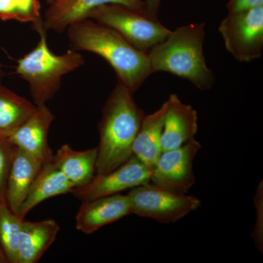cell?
<instances>
[{
	"label": "cell",
	"mask_w": 263,
	"mask_h": 263,
	"mask_svg": "<svg viewBox=\"0 0 263 263\" xmlns=\"http://www.w3.org/2000/svg\"><path fill=\"white\" fill-rule=\"evenodd\" d=\"M54 115L44 105H37L35 111L8 138L10 143L24 151L43 164L53 160V155L48 144V132Z\"/></svg>",
	"instance_id": "10"
},
{
	"label": "cell",
	"mask_w": 263,
	"mask_h": 263,
	"mask_svg": "<svg viewBox=\"0 0 263 263\" xmlns=\"http://www.w3.org/2000/svg\"><path fill=\"white\" fill-rule=\"evenodd\" d=\"M37 32L39 42L32 51L18 60L16 73L28 82L34 104L41 105L55 96L64 76L84 65V59L72 49L62 55L52 53L48 46L46 31L42 27Z\"/></svg>",
	"instance_id": "4"
},
{
	"label": "cell",
	"mask_w": 263,
	"mask_h": 263,
	"mask_svg": "<svg viewBox=\"0 0 263 263\" xmlns=\"http://www.w3.org/2000/svg\"><path fill=\"white\" fill-rule=\"evenodd\" d=\"M166 110L165 101L158 110L145 116L132 146L133 155L151 170L162 153L161 136Z\"/></svg>",
	"instance_id": "18"
},
{
	"label": "cell",
	"mask_w": 263,
	"mask_h": 263,
	"mask_svg": "<svg viewBox=\"0 0 263 263\" xmlns=\"http://www.w3.org/2000/svg\"><path fill=\"white\" fill-rule=\"evenodd\" d=\"M205 37L204 23L190 24L171 31L164 41L148 52L152 72H169L202 91L212 89L215 76L205 61Z\"/></svg>",
	"instance_id": "3"
},
{
	"label": "cell",
	"mask_w": 263,
	"mask_h": 263,
	"mask_svg": "<svg viewBox=\"0 0 263 263\" xmlns=\"http://www.w3.org/2000/svg\"><path fill=\"white\" fill-rule=\"evenodd\" d=\"M36 108L37 105L0 84V138L7 139Z\"/></svg>",
	"instance_id": "19"
},
{
	"label": "cell",
	"mask_w": 263,
	"mask_h": 263,
	"mask_svg": "<svg viewBox=\"0 0 263 263\" xmlns=\"http://www.w3.org/2000/svg\"><path fill=\"white\" fill-rule=\"evenodd\" d=\"M43 165L37 159L14 146L5 200L10 210L17 215Z\"/></svg>",
	"instance_id": "14"
},
{
	"label": "cell",
	"mask_w": 263,
	"mask_h": 263,
	"mask_svg": "<svg viewBox=\"0 0 263 263\" xmlns=\"http://www.w3.org/2000/svg\"><path fill=\"white\" fill-rule=\"evenodd\" d=\"M54 1H56V0H48V3H49V4H51V3H53Z\"/></svg>",
	"instance_id": "29"
},
{
	"label": "cell",
	"mask_w": 263,
	"mask_h": 263,
	"mask_svg": "<svg viewBox=\"0 0 263 263\" xmlns=\"http://www.w3.org/2000/svg\"><path fill=\"white\" fill-rule=\"evenodd\" d=\"M13 146L7 139L0 138V203L6 202L7 181L13 157Z\"/></svg>",
	"instance_id": "22"
},
{
	"label": "cell",
	"mask_w": 263,
	"mask_h": 263,
	"mask_svg": "<svg viewBox=\"0 0 263 263\" xmlns=\"http://www.w3.org/2000/svg\"><path fill=\"white\" fill-rule=\"evenodd\" d=\"M13 3L16 10L17 21L32 22L35 31L42 28L41 5L38 0H13Z\"/></svg>",
	"instance_id": "21"
},
{
	"label": "cell",
	"mask_w": 263,
	"mask_h": 263,
	"mask_svg": "<svg viewBox=\"0 0 263 263\" xmlns=\"http://www.w3.org/2000/svg\"><path fill=\"white\" fill-rule=\"evenodd\" d=\"M74 189V185L55 165L53 160L43 164L21 208L19 217L24 219L27 214L41 202L51 197L71 193Z\"/></svg>",
	"instance_id": "16"
},
{
	"label": "cell",
	"mask_w": 263,
	"mask_h": 263,
	"mask_svg": "<svg viewBox=\"0 0 263 263\" xmlns=\"http://www.w3.org/2000/svg\"><path fill=\"white\" fill-rule=\"evenodd\" d=\"M23 221L6 202L0 203V245L8 262L18 263L19 237Z\"/></svg>",
	"instance_id": "20"
},
{
	"label": "cell",
	"mask_w": 263,
	"mask_h": 263,
	"mask_svg": "<svg viewBox=\"0 0 263 263\" xmlns=\"http://www.w3.org/2000/svg\"><path fill=\"white\" fill-rule=\"evenodd\" d=\"M152 170L133 155L117 168L105 174H95L84 186L76 187L72 193L82 201L117 195L149 182Z\"/></svg>",
	"instance_id": "9"
},
{
	"label": "cell",
	"mask_w": 263,
	"mask_h": 263,
	"mask_svg": "<svg viewBox=\"0 0 263 263\" xmlns=\"http://www.w3.org/2000/svg\"><path fill=\"white\" fill-rule=\"evenodd\" d=\"M127 195L131 214L164 224L179 221L201 205L198 197L171 191L150 181L131 189Z\"/></svg>",
	"instance_id": "6"
},
{
	"label": "cell",
	"mask_w": 263,
	"mask_h": 263,
	"mask_svg": "<svg viewBox=\"0 0 263 263\" xmlns=\"http://www.w3.org/2000/svg\"><path fill=\"white\" fill-rule=\"evenodd\" d=\"M125 5L136 9L146 10L142 0H56L50 4L45 13V30L63 32L72 24L88 18L91 10L104 5Z\"/></svg>",
	"instance_id": "11"
},
{
	"label": "cell",
	"mask_w": 263,
	"mask_h": 263,
	"mask_svg": "<svg viewBox=\"0 0 263 263\" xmlns=\"http://www.w3.org/2000/svg\"><path fill=\"white\" fill-rule=\"evenodd\" d=\"M0 19L17 21L16 10L13 0H0Z\"/></svg>",
	"instance_id": "25"
},
{
	"label": "cell",
	"mask_w": 263,
	"mask_h": 263,
	"mask_svg": "<svg viewBox=\"0 0 263 263\" xmlns=\"http://www.w3.org/2000/svg\"><path fill=\"white\" fill-rule=\"evenodd\" d=\"M133 94L118 81L104 105L95 174L110 172L133 157L132 146L146 116Z\"/></svg>",
	"instance_id": "2"
},
{
	"label": "cell",
	"mask_w": 263,
	"mask_h": 263,
	"mask_svg": "<svg viewBox=\"0 0 263 263\" xmlns=\"http://www.w3.org/2000/svg\"><path fill=\"white\" fill-rule=\"evenodd\" d=\"M4 70H3V65L0 64V80L3 79V76H4Z\"/></svg>",
	"instance_id": "28"
},
{
	"label": "cell",
	"mask_w": 263,
	"mask_h": 263,
	"mask_svg": "<svg viewBox=\"0 0 263 263\" xmlns=\"http://www.w3.org/2000/svg\"><path fill=\"white\" fill-rule=\"evenodd\" d=\"M71 49L103 57L122 83L133 93L152 75L148 53L140 51L114 29L90 18L67 29Z\"/></svg>",
	"instance_id": "1"
},
{
	"label": "cell",
	"mask_w": 263,
	"mask_h": 263,
	"mask_svg": "<svg viewBox=\"0 0 263 263\" xmlns=\"http://www.w3.org/2000/svg\"><path fill=\"white\" fill-rule=\"evenodd\" d=\"M226 49L235 60L250 62L263 53V5L228 13L219 27Z\"/></svg>",
	"instance_id": "7"
},
{
	"label": "cell",
	"mask_w": 263,
	"mask_h": 263,
	"mask_svg": "<svg viewBox=\"0 0 263 263\" xmlns=\"http://www.w3.org/2000/svg\"><path fill=\"white\" fill-rule=\"evenodd\" d=\"M60 228L54 219L23 221L18 246V263H36L56 240Z\"/></svg>",
	"instance_id": "15"
},
{
	"label": "cell",
	"mask_w": 263,
	"mask_h": 263,
	"mask_svg": "<svg viewBox=\"0 0 263 263\" xmlns=\"http://www.w3.org/2000/svg\"><path fill=\"white\" fill-rule=\"evenodd\" d=\"M201 148L193 138L179 148L162 152L152 170L150 182L176 193H187L196 181L193 162Z\"/></svg>",
	"instance_id": "8"
},
{
	"label": "cell",
	"mask_w": 263,
	"mask_h": 263,
	"mask_svg": "<svg viewBox=\"0 0 263 263\" xmlns=\"http://www.w3.org/2000/svg\"><path fill=\"white\" fill-rule=\"evenodd\" d=\"M263 5V0H229L227 3L228 13L240 11Z\"/></svg>",
	"instance_id": "24"
},
{
	"label": "cell",
	"mask_w": 263,
	"mask_h": 263,
	"mask_svg": "<svg viewBox=\"0 0 263 263\" xmlns=\"http://www.w3.org/2000/svg\"><path fill=\"white\" fill-rule=\"evenodd\" d=\"M129 214L130 204L127 195L117 194L83 201L76 215V229L84 234H91Z\"/></svg>",
	"instance_id": "13"
},
{
	"label": "cell",
	"mask_w": 263,
	"mask_h": 263,
	"mask_svg": "<svg viewBox=\"0 0 263 263\" xmlns=\"http://www.w3.org/2000/svg\"><path fill=\"white\" fill-rule=\"evenodd\" d=\"M8 259L5 257L4 252H3V249H2L1 245H0V263H7Z\"/></svg>",
	"instance_id": "27"
},
{
	"label": "cell",
	"mask_w": 263,
	"mask_h": 263,
	"mask_svg": "<svg viewBox=\"0 0 263 263\" xmlns=\"http://www.w3.org/2000/svg\"><path fill=\"white\" fill-rule=\"evenodd\" d=\"M98 155V147L76 151L65 144L53 155V162L75 188L79 187L94 178Z\"/></svg>",
	"instance_id": "17"
},
{
	"label": "cell",
	"mask_w": 263,
	"mask_h": 263,
	"mask_svg": "<svg viewBox=\"0 0 263 263\" xmlns=\"http://www.w3.org/2000/svg\"><path fill=\"white\" fill-rule=\"evenodd\" d=\"M161 136L162 152L175 149L195 138L198 128L197 110L183 103L178 95H170Z\"/></svg>",
	"instance_id": "12"
},
{
	"label": "cell",
	"mask_w": 263,
	"mask_h": 263,
	"mask_svg": "<svg viewBox=\"0 0 263 263\" xmlns=\"http://www.w3.org/2000/svg\"><path fill=\"white\" fill-rule=\"evenodd\" d=\"M87 18L114 29L133 46L147 53L171 32L146 10L122 5H102L91 10Z\"/></svg>",
	"instance_id": "5"
},
{
	"label": "cell",
	"mask_w": 263,
	"mask_h": 263,
	"mask_svg": "<svg viewBox=\"0 0 263 263\" xmlns=\"http://www.w3.org/2000/svg\"><path fill=\"white\" fill-rule=\"evenodd\" d=\"M256 209V219L254 223L252 238L255 247L262 253L263 249V185L261 181L256 190L254 198Z\"/></svg>",
	"instance_id": "23"
},
{
	"label": "cell",
	"mask_w": 263,
	"mask_h": 263,
	"mask_svg": "<svg viewBox=\"0 0 263 263\" xmlns=\"http://www.w3.org/2000/svg\"><path fill=\"white\" fill-rule=\"evenodd\" d=\"M161 2L162 0H146L145 5H146V11L153 16L157 17Z\"/></svg>",
	"instance_id": "26"
}]
</instances>
